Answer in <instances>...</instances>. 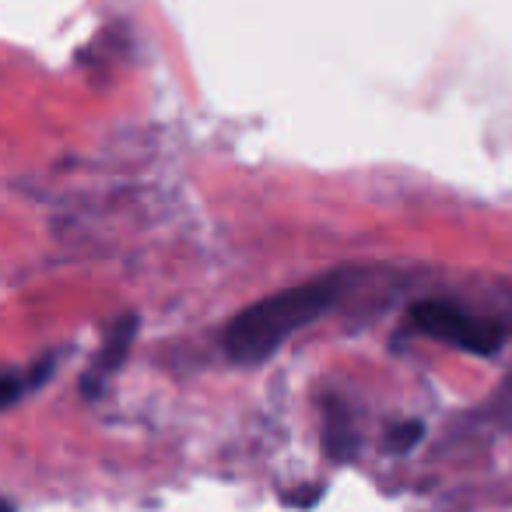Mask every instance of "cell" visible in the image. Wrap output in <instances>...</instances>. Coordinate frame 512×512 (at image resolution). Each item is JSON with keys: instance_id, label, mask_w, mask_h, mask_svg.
I'll use <instances>...</instances> for the list:
<instances>
[{"instance_id": "6da1fadb", "label": "cell", "mask_w": 512, "mask_h": 512, "mask_svg": "<svg viewBox=\"0 0 512 512\" xmlns=\"http://www.w3.org/2000/svg\"><path fill=\"white\" fill-rule=\"evenodd\" d=\"M344 288V274H327V278L306 281V285L285 288L267 299L242 309L225 330V351L232 362L253 365L271 358L281 344L313 320H320L337 302Z\"/></svg>"}, {"instance_id": "7a4b0ae2", "label": "cell", "mask_w": 512, "mask_h": 512, "mask_svg": "<svg viewBox=\"0 0 512 512\" xmlns=\"http://www.w3.org/2000/svg\"><path fill=\"white\" fill-rule=\"evenodd\" d=\"M407 320H411V327L418 334L456 344V348L474 351V355H495L498 344H502V330L495 323L474 320V316L449 306V302H418V306H411Z\"/></svg>"}, {"instance_id": "3957f363", "label": "cell", "mask_w": 512, "mask_h": 512, "mask_svg": "<svg viewBox=\"0 0 512 512\" xmlns=\"http://www.w3.org/2000/svg\"><path fill=\"white\" fill-rule=\"evenodd\" d=\"M134 334H137V320H134V316H127V320L116 323L113 334L106 337V344H102L99 358H95L92 369H88L85 379H81V393H85L88 400L99 397L102 383H106V379L113 376V372L123 365V358H127L130 344H134Z\"/></svg>"}, {"instance_id": "277c9868", "label": "cell", "mask_w": 512, "mask_h": 512, "mask_svg": "<svg viewBox=\"0 0 512 512\" xmlns=\"http://www.w3.org/2000/svg\"><path fill=\"white\" fill-rule=\"evenodd\" d=\"M421 439H425V425H421V421H404V425L390 428V435H386V449H393V453H407V449H414Z\"/></svg>"}, {"instance_id": "5b68a950", "label": "cell", "mask_w": 512, "mask_h": 512, "mask_svg": "<svg viewBox=\"0 0 512 512\" xmlns=\"http://www.w3.org/2000/svg\"><path fill=\"white\" fill-rule=\"evenodd\" d=\"M327 442H330V453H334L337 460H348V456H351L348 425H344V414L341 411H337V418L330 414V421H327Z\"/></svg>"}]
</instances>
